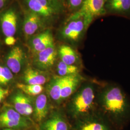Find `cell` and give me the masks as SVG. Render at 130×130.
<instances>
[{"label":"cell","instance_id":"cell-8","mask_svg":"<svg viewBox=\"0 0 130 130\" xmlns=\"http://www.w3.org/2000/svg\"><path fill=\"white\" fill-rule=\"evenodd\" d=\"M27 42L28 46L33 54L55 45L51 28H47L34 35L28 40Z\"/></svg>","mask_w":130,"mask_h":130},{"label":"cell","instance_id":"cell-22","mask_svg":"<svg viewBox=\"0 0 130 130\" xmlns=\"http://www.w3.org/2000/svg\"><path fill=\"white\" fill-rule=\"evenodd\" d=\"M17 87L25 93V94L30 96L39 95L43 90L42 86L40 85L18 84H17Z\"/></svg>","mask_w":130,"mask_h":130},{"label":"cell","instance_id":"cell-12","mask_svg":"<svg viewBox=\"0 0 130 130\" xmlns=\"http://www.w3.org/2000/svg\"><path fill=\"white\" fill-rule=\"evenodd\" d=\"M89 120L81 126L79 130H112L111 123L99 111L89 115Z\"/></svg>","mask_w":130,"mask_h":130},{"label":"cell","instance_id":"cell-4","mask_svg":"<svg viewBox=\"0 0 130 130\" xmlns=\"http://www.w3.org/2000/svg\"><path fill=\"white\" fill-rule=\"evenodd\" d=\"M24 9L42 17L52 27L66 11L65 5L57 0H19Z\"/></svg>","mask_w":130,"mask_h":130},{"label":"cell","instance_id":"cell-1","mask_svg":"<svg viewBox=\"0 0 130 130\" xmlns=\"http://www.w3.org/2000/svg\"><path fill=\"white\" fill-rule=\"evenodd\" d=\"M98 111L110 122L121 123L130 115V101L120 86L114 84H102L96 94Z\"/></svg>","mask_w":130,"mask_h":130},{"label":"cell","instance_id":"cell-19","mask_svg":"<svg viewBox=\"0 0 130 130\" xmlns=\"http://www.w3.org/2000/svg\"><path fill=\"white\" fill-rule=\"evenodd\" d=\"M42 130H68L67 123L59 117H54L45 122Z\"/></svg>","mask_w":130,"mask_h":130},{"label":"cell","instance_id":"cell-16","mask_svg":"<svg viewBox=\"0 0 130 130\" xmlns=\"http://www.w3.org/2000/svg\"><path fill=\"white\" fill-rule=\"evenodd\" d=\"M57 51L61 61L66 64L76 66V64L79 62V55L74 49L69 44H63L61 45Z\"/></svg>","mask_w":130,"mask_h":130},{"label":"cell","instance_id":"cell-29","mask_svg":"<svg viewBox=\"0 0 130 130\" xmlns=\"http://www.w3.org/2000/svg\"><path fill=\"white\" fill-rule=\"evenodd\" d=\"M4 130H12V129H9V128H8V129H4Z\"/></svg>","mask_w":130,"mask_h":130},{"label":"cell","instance_id":"cell-25","mask_svg":"<svg viewBox=\"0 0 130 130\" xmlns=\"http://www.w3.org/2000/svg\"><path fill=\"white\" fill-rule=\"evenodd\" d=\"M14 0H0V12L6 8Z\"/></svg>","mask_w":130,"mask_h":130},{"label":"cell","instance_id":"cell-24","mask_svg":"<svg viewBox=\"0 0 130 130\" xmlns=\"http://www.w3.org/2000/svg\"><path fill=\"white\" fill-rule=\"evenodd\" d=\"M84 0H65V7L71 14L77 12L80 9Z\"/></svg>","mask_w":130,"mask_h":130},{"label":"cell","instance_id":"cell-6","mask_svg":"<svg viewBox=\"0 0 130 130\" xmlns=\"http://www.w3.org/2000/svg\"><path fill=\"white\" fill-rule=\"evenodd\" d=\"M24 12L22 35L27 41L34 35L51 28L46 21L37 14L26 10L24 9Z\"/></svg>","mask_w":130,"mask_h":130},{"label":"cell","instance_id":"cell-17","mask_svg":"<svg viewBox=\"0 0 130 130\" xmlns=\"http://www.w3.org/2000/svg\"><path fill=\"white\" fill-rule=\"evenodd\" d=\"M34 116L38 121H42L46 116L48 113V105L46 96L40 94L36 99L34 109Z\"/></svg>","mask_w":130,"mask_h":130},{"label":"cell","instance_id":"cell-14","mask_svg":"<svg viewBox=\"0 0 130 130\" xmlns=\"http://www.w3.org/2000/svg\"><path fill=\"white\" fill-rule=\"evenodd\" d=\"M14 109L22 116L30 115L33 112L32 100L21 92L15 93L12 96Z\"/></svg>","mask_w":130,"mask_h":130},{"label":"cell","instance_id":"cell-27","mask_svg":"<svg viewBox=\"0 0 130 130\" xmlns=\"http://www.w3.org/2000/svg\"><path fill=\"white\" fill-rule=\"evenodd\" d=\"M8 94V90L3 88L0 86V103L5 98V97Z\"/></svg>","mask_w":130,"mask_h":130},{"label":"cell","instance_id":"cell-23","mask_svg":"<svg viewBox=\"0 0 130 130\" xmlns=\"http://www.w3.org/2000/svg\"><path fill=\"white\" fill-rule=\"evenodd\" d=\"M13 78V72L7 67L0 66V84H6Z\"/></svg>","mask_w":130,"mask_h":130},{"label":"cell","instance_id":"cell-18","mask_svg":"<svg viewBox=\"0 0 130 130\" xmlns=\"http://www.w3.org/2000/svg\"><path fill=\"white\" fill-rule=\"evenodd\" d=\"M24 79L26 84L30 85H42L47 81L44 75L31 68H28L25 71Z\"/></svg>","mask_w":130,"mask_h":130},{"label":"cell","instance_id":"cell-2","mask_svg":"<svg viewBox=\"0 0 130 130\" xmlns=\"http://www.w3.org/2000/svg\"><path fill=\"white\" fill-rule=\"evenodd\" d=\"M98 87L91 83L85 84L75 92L70 105L72 115L76 117H85L98 110L96 94Z\"/></svg>","mask_w":130,"mask_h":130},{"label":"cell","instance_id":"cell-28","mask_svg":"<svg viewBox=\"0 0 130 130\" xmlns=\"http://www.w3.org/2000/svg\"><path fill=\"white\" fill-rule=\"evenodd\" d=\"M57 1H59V2H61V3H62L63 4H64V5H65V0H57Z\"/></svg>","mask_w":130,"mask_h":130},{"label":"cell","instance_id":"cell-7","mask_svg":"<svg viewBox=\"0 0 130 130\" xmlns=\"http://www.w3.org/2000/svg\"><path fill=\"white\" fill-rule=\"evenodd\" d=\"M107 0H84L81 8L73 14L83 17L89 28L95 19L106 14L105 5Z\"/></svg>","mask_w":130,"mask_h":130},{"label":"cell","instance_id":"cell-20","mask_svg":"<svg viewBox=\"0 0 130 130\" xmlns=\"http://www.w3.org/2000/svg\"><path fill=\"white\" fill-rule=\"evenodd\" d=\"M64 80V76L56 77L53 79L49 84V93L50 97L55 101H60L61 91Z\"/></svg>","mask_w":130,"mask_h":130},{"label":"cell","instance_id":"cell-11","mask_svg":"<svg viewBox=\"0 0 130 130\" xmlns=\"http://www.w3.org/2000/svg\"><path fill=\"white\" fill-rule=\"evenodd\" d=\"M57 55V49L55 45H54L34 54L33 62L40 69H49L55 64Z\"/></svg>","mask_w":130,"mask_h":130},{"label":"cell","instance_id":"cell-13","mask_svg":"<svg viewBox=\"0 0 130 130\" xmlns=\"http://www.w3.org/2000/svg\"><path fill=\"white\" fill-rule=\"evenodd\" d=\"M83 78L79 73L64 76L61 91L60 100L69 98L79 88Z\"/></svg>","mask_w":130,"mask_h":130},{"label":"cell","instance_id":"cell-21","mask_svg":"<svg viewBox=\"0 0 130 130\" xmlns=\"http://www.w3.org/2000/svg\"><path fill=\"white\" fill-rule=\"evenodd\" d=\"M57 69L58 74L61 77L79 73V69L78 66L68 65L62 61L58 62Z\"/></svg>","mask_w":130,"mask_h":130},{"label":"cell","instance_id":"cell-3","mask_svg":"<svg viewBox=\"0 0 130 130\" xmlns=\"http://www.w3.org/2000/svg\"><path fill=\"white\" fill-rule=\"evenodd\" d=\"M24 14L23 8L19 0H14L0 12V33L4 39L22 35Z\"/></svg>","mask_w":130,"mask_h":130},{"label":"cell","instance_id":"cell-5","mask_svg":"<svg viewBox=\"0 0 130 130\" xmlns=\"http://www.w3.org/2000/svg\"><path fill=\"white\" fill-rule=\"evenodd\" d=\"M88 28L83 17L71 14L61 25L57 34L59 39L75 46L83 39Z\"/></svg>","mask_w":130,"mask_h":130},{"label":"cell","instance_id":"cell-10","mask_svg":"<svg viewBox=\"0 0 130 130\" xmlns=\"http://www.w3.org/2000/svg\"><path fill=\"white\" fill-rule=\"evenodd\" d=\"M26 119L14 109L7 108L0 114V125L9 128H22L27 127Z\"/></svg>","mask_w":130,"mask_h":130},{"label":"cell","instance_id":"cell-9","mask_svg":"<svg viewBox=\"0 0 130 130\" xmlns=\"http://www.w3.org/2000/svg\"><path fill=\"white\" fill-rule=\"evenodd\" d=\"M7 67L14 73H18L22 69L27 59V55L23 48L14 45L6 56Z\"/></svg>","mask_w":130,"mask_h":130},{"label":"cell","instance_id":"cell-15","mask_svg":"<svg viewBox=\"0 0 130 130\" xmlns=\"http://www.w3.org/2000/svg\"><path fill=\"white\" fill-rule=\"evenodd\" d=\"M106 14L130 17V0H107Z\"/></svg>","mask_w":130,"mask_h":130},{"label":"cell","instance_id":"cell-26","mask_svg":"<svg viewBox=\"0 0 130 130\" xmlns=\"http://www.w3.org/2000/svg\"><path fill=\"white\" fill-rule=\"evenodd\" d=\"M5 44L7 46H14L17 42V39L14 37H8L4 39Z\"/></svg>","mask_w":130,"mask_h":130}]
</instances>
